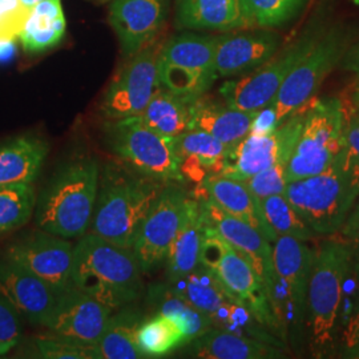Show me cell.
Masks as SVG:
<instances>
[{
    "mask_svg": "<svg viewBox=\"0 0 359 359\" xmlns=\"http://www.w3.org/2000/svg\"><path fill=\"white\" fill-rule=\"evenodd\" d=\"M167 184L136 172L121 160L111 161L99 176L92 233L132 250L142 221Z\"/></svg>",
    "mask_w": 359,
    "mask_h": 359,
    "instance_id": "obj_1",
    "label": "cell"
},
{
    "mask_svg": "<svg viewBox=\"0 0 359 359\" xmlns=\"http://www.w3.org/2000/svg\"><path fill=\"white\" fill-rule=\"evenodd\" d=\"M72 283L112 311L132 304L144 290L140 266L132 250L93 233L83 236L74 248Z\"/></svg>",
    "mask_w": 359,
    "mask_h": 359,
    "instance_id": "obj_2",
    "label": "cell"
},
{
    "mask_svg": "<svg viewBox=\"0 0 359 359\" xmlns=\"http://www.w3.org/2000/svg\"><path fill=\"white\" fill-rule=\"evenodd\" d=\"M283 196L316 234H334L359 198L358 165L344 149L321 173L287 182Z\"/></svg>",
    "mask_w": 359,
    "mask_h": 359,
    "instance_id": "obj_3",
    "label": "cell"
},
{
    "mask_svg": "<svg viewBox=\"0 0 359 359\" xmlns=\"http://www.w3.org/2000/svg\"><path fill=\"white\" fill-rule=\"evenodd\" d=\"M99 176V165L92 158H79L62 168L36 200L40 231L62 238L83 237L93 216Z\"/></svg>",
    "mask_w": 359,
    "mask_h": 359,
    "instance_id": "obj_4",
    "label": "cell"
},
{
    "mask_svg": "<svg viewBox=\"0 0 359 359\" xmlns=\"http://www.w3.org/2000/svg\"><path fill=\"white\" fill-rule=\"evenodd\" d=\"M350 271V250L342 240L320 245L310 271L305 317L309 346L316 358L325 357L333 347L344 283Z\"/></svg>",
    "mask_w": 359,
    "mask_h": 359,
    "instance_id": "obj_5",
    "label": "cell"
},
{
    "mask_svg": "<svg viewBox=\"0 0 359 359\" xmlns=\"http://www.w3.org/2000/svg\"><path fill=\"white\" fill-rule=\"evenodd\" d=\"M345 108L337 97L314 102L305 111L304 124L286 165L292 182L321 173L345 149Z\"/></svg>",
    "mask_w": 359,
    "mask_h": 359,
    "instance_id": "obj_6",
    "label": "cell"
},
{
    "mask_svg": "<svg viewBox=\"0 0 359 359\" xmlns=\"http://www.w3.org/2000/svg\"><path fill=\"white\" fill-rule=\"evenodd\" d=\"M105 140L111 152L136 172L164 182L182 181L172 139L147 127L140 116L109 120Z\"/></svg>",
    "mask_w": 359,
    "mask_h": 359,
    "instance_id": "obj_7",
    "label": "cell"
},
{
    "mask_svg": "<svg viewBox=\"0 0 359 359\" xmlns=\"http://www.w3.org/2000/svg\"><path fill=\"white\" fill-rule=\"evenodd\" d=\"M215 47L216 36L181 34L170 39L157 57L160 86L192 102L201 97L218 77Z\"/></svg>",
    "mask_w": 359,
    "mask_h": 359,
    "instance_id": "obj_8",
    "label": "cell"
},
{
    "mask_svg": "<svg viewBox=\"0 0 359 359\" xmlns=\"http://www.w3.org/2000/svg\"><path fill=\"white\" fill-rule=\"evenodd\" d=\"M200 264L212 270L226 292L249 309L257 321L270 327L274 334L283 329L270 308L264 285L250 262L218 233L206 225Z\"/></svg>",
    "mask_w": 359,
    "mask_h": 359,
    "instance_id": "obj_9",
    "label": "cell"
},
{
    "mask_svg": "<svg viewBox=\"0 0 359 359\" xmlns=\"http://www.w3.org/2000/svg\"><path fill=\"white\" fill-rule=\"evenodd\" d=\"M321 34L320 27H309L299 38L265 65L238 79L225 81L219 88L224 103L246 112H258L268 107L276 99L285 79L308 55Z\"/></svg>",
    "mask_w": 359,
    "mask_h": 359,
    "instance_id": "obj_10",
    "label": "cell"
},
{
    "mask_svg": "<svg viewBox=\"0 0 359 359\" xmlns=\"http://www.w3.org/2000/svg\"><path fill=\"white\" fill-rule=\"evenodd\" d=\"M347 40L346 32L338 27L322 32L308 55L295 65L269 104L277 127L314 97L323 80L341 63L347 50Z\"/></svg>",
    "mask_w": 359,
    "mask_h": 359,
    "instance_id": "obj_11",
    "label": "cell"
},
{
    "mask_svg": "<svg viewBox=\"0 0 359 359\" xmlns=\"http://www.w3.org/2000/svg\"><path fill=\"white\" fill-rule=\"evenodd\" d=\"M197 200L200 201L203 209L206 225L218 233L228 244H231L250 262L252 268L264 285L273 314L280 323L283 332H285L283 322V295L273 265L269 241L248 222L226 213L210 198L203 196Z\"/></svg>",
    "mask_w": 359,
    "mask_h": 359,
    "instance_id": "obj_12",
    "label": "cell"
},
{
    "mask_svg": "<svg viewBox=\"0 0 359 359\" xmlns=\"http://www.w3.org/2000/svg\"><path fill=\"white\" fill-rule=\"evenodd\" d=\"M302 108L268 133L249 132L231 149L221 176L245 181L280 161H289L304 124Z\"/></svg>",
    "mask_w": 359,
    "mask_h": 359,
    "instance_id": "obj_13",
    "label": "cell"
},
{
    "mask_svg": "<svg viewBox=\"0 0 359 359\" xmlns=\"http://www.w3.org/2000/svg\"><path fill=\"white\" fill-rule=\"evenodd\" d=\"M160 50L154 44L144 47L117 72L102 103V112L108 120L140 115L145 109L154 92L161 87L157 74Z\"/></svg>",
    "mask_w": 359,
    "mask_h": 359,
    "instance_id": "obj_14",
    "label": "cell"
},
{
    "mask_svg": "<svg viewBox=\"0 0 359 359\" xmlns=\"http://www.w3.org/2000/svg\"><path fill=\"white\" fill-rule=\"evenodd\" d=\"M188 198L176 185L168 182L142 221L132 246V253L142 271H154L167 259L170 245L184 217Z\"/></svg>",
    "mask_w": 359,
    "mask_h": 359,
    "instance_id": "obj_15",
    "label": "cell"
},
{
    "mask_svg": "<svg viewBox=\"0 0 359 359\" xmlns=\"http://www.w3.org/2000/svg\"><path fill=\"white\" fill-rule=\"evenodd\" d=\"M4 259L36 276L56 295L74 287V248L65 238L44 231L31 233L8 248Z\"/></svg>",
    "mask_w": 359,
    "mask_h": 359,
    "instance_id": "obj_16",
    "label": "cell"
},
{
    "mask_svg": "<svg viewBox=\"0 0 359 359\" xmlns=\"http://www.w3.org/2000/svg\"><path fill=\"white\" fill-rule=\"evenodd\" d=\"M273 244V265L286 299L290 323L295 335H301L305 326L309 278L314 252L305 241L286 236H280Z\"/></svg>",
    "mask_w": 359,
    "mask_h": 359,
    "instance_id": "obj_17",
    "label": "cell"
},
{
    "mask_svg": "<svg viewBox=\"0 0 359 359\" xmlns=\"http://www.w3.org/2000/svg\"><path fill=\"white\" fill-rule=\"evenodd\" d=\"M111 311L102 302L74 286L56 295L51 314L44 326L57 337L97 345Z\"/></svg>",
    "mask_w": 359,
    "mask_h": 359,
    "instance_id": "obj_18",
    "label": "cell"
},
{
    "mask_svg": "<svg viewBox=\"0 0 359 359\" xmlns=\"http://www.w3.org/2000/svg\"><path fill=\"white\" fill-rule=\"evenodd\" d=\"M169 0H114L109 23L130 57L149 44L167 20Z\"/></svg>",
    "mask_w": 359,
    "mask_h": 359,
    "instance_id": "obj_19",
    "label": "cell"
},
{
    "mask_svg": "<svg viewBox=\"0 0 359 359\" xmlns=\"http://www.w3.org/2000/svg\"><path fill=\"white\" fill-rule=\"evenodd\" d=\"M281 47V38L269 29L216 36L215 68L219 77L245 75L265 65Z\"/></svg>",
    "mask_w": 359,
    "mask_h": 359,
    "instance_id": "obj_20",
    "label": "cell"
},
{
    "mask_svg": "<svg viewBox=\"0 0 359 359\" xmlns=\"http://www.w3.org/2000/svg\"><path fill=\"white\" fill-rule=\"evenodd\" d=\"M0 295L18 314L43 326L56 301V293L47 283L6 259L0 264Z\"/></svg>",
    "mask_w": 359,
    "mask_h": 359,
    "instance_id": "obj_21",
    "label": "cell"
},
{
    "mask_svg": "<svg viewBox=\"0 0 359 359\" xmlns=\"http://www.w3.org/2000/svg\"><path fill=\"white\" fill-rule=\"evenodd\" d=\"M200 185L205 192V197L216 203L226 213L248 222L269 243H274L278 238L265 221L259 200L249 191L244 181L215 175L204 180Z\"/></svg>",
    "mask_w": 359,
    "mask_h": 359,
    "instance_id": "obj_22",
    "label": "cell"
},
{
    "mask_svg": "<svg viewBox=\"0 0 359 359\" xmlns=\"http://www.w3.org/2000/svg\"><path fill=\"white\" fill-rule=\"evenodd\" d=\"M256 115L257 112L240 111L201 96L191 105V129L204 130L219 142L234 147L250 132Z\"/></svg>",
    "mask_w": 359,
    "mask_h": 359,
    "instance_id": "obj_23",
    "label": "cell"
},
{
    "mask_svg": "<svg viewBox=\"0 0 359 359\" xmlns=\"http://www.w3.org/2000/svg\"><path fill=\"white\" fill-rule=\"evenodd\" d=\"M189 344V353L197 358L274 359L285 357L283 350L277 345L219 329H210Z\"/></svg>",
    "mask_w": 359,
    "mask_h": 359,
    "instance_id": "obj_24",
    "label": "cell"
},
{
    "mask_svg": "<svg viewBox=\"0 0 359 359\" xmlns=\"http://www.w3.org/2000/svg\"><path fill=\"white\" fill-rule=\"evenodd\" d=\"M205 231L206 221L200 201L188 198L179 231L168 253L169 281L191 273L200 265Z\"/></svg>",
    "mask_w": 359,
    "mask_h": 359,
    "instance_id": "obj_25",
    "label": "cell"
},
{
    "mask_svg": "<svg viewBox=\"0 0 359 359\" xmlns=\"http://www.w3.org/2000/svg\"><path fill=\"white\" fill-rule=\"evenodd\" d=\"M48 144L23 135L0 144V185L32 184L48 154Z\"/></svg>",
    "mask_w": 359,
    "mask_h": 359,
    "instance_id": "obj_26",
    "label": "cell"
},
{
    "mask_svg": "<svg viewBox=\"0 0 359 359\" xmlns=\"http://www.w3.org/2000/svg\"><path fill=\"white\" fill-rule=\"evenodd\" d=\"M177 23L188 29L229 32L249 28L241 0H182Z\"/></svg>",
    "mask_w": 359,
    "mask_h": 359,
    "instance_id": "obj_27",
    "label": "cell"
},
{
    "mask_svg": "<svg viewBox=\"0 0 359 359\" xmlns=\"http://www.w3.org/2000/svg\"><path fill=\"white\" fill-rule=\"evenodd\" d=\"M191 105L192 100L160 87L139 116L147 127L167 139H175L191 129Z\"/></svg>",
    "mask_w": 359,
    "mask_h": 359,
    "instance_id": "obj_28",
    "label": "cell"
},
{
    "mask_svg": "<svg viewBox=\"0 0 359 359\" xmlns=\"http://www.w3.org/2000/svg\"><path fill=\"white\" fill-rule=\"evenodd\" d=\"M65 32L62 0H41L32 7L19 39L27 52L39 53L57 46Z\"/></svg>",
    "mask_w": 359,
    "mask_h": 359,
    "instance_id": "obj_29",
    "label": "cell"
},
{
    "mask_svg": "<svg viewBox=\"0 0 359 359\" xmlns=\"http://www.w3.org/2000/svg\"><path fill=\"white\" fill-rule=\"evenodd\" d=\"M169 287L208 317L226 301L234 299L219 283L216 274L201 264L191 273L170 280Z\"/></svg>",
    "mask_w": 359,
    "mask_h": 359,
    "instance_id": "obj_30",
    "label": "cell"
},
{
    "mask_svg": "<svg viewBox=\"0 0 359 359\" xmlns=\"http://www.w3.org/2000/svg\"><path fill=\"white\" fill-rule=\"evenodd\" d=\"M142 321V314L135 310H121L109 317L103 335L97 342L100 358H145L136 341Z\"/></svg>",
    "mask_w": 359,
    "mask_h": 359,
    "instance_id": "obj_31",
    "label": "cell"
},
{
    "mask_svg": "<svg viewBox=\"0 0 359 359\" xmlns=\"http://www.w3.org/2000/svg\"><path fill=\"white\" fill-rule=\"evenodd\" d=\"M149 301L160 314L179 322L185 334L187 344L209 332L213 326L209 317L176 294L169 285L157 283L149 289Z\"/></svg>",
    "mask_w": 359,
    "mask_h": 359,
    "instance_id": "obj_32",
    "label": "cell"
},
{
    "mask_svg": "<svg viewBox=\"0 0 359 359\" xmlns=\"http://www.w3.org/2000/svg\"><path fill=\"white\" fill-rule=\"evenodd\" d=\"M172 142L179 158L184 156L196 157L209 169L212 176L221 175L233 148L219 142L215 136L198 129H189L185 133L172 139Z\"/></svg>",
    "mask_w": 359,
    "mask_h": 359,
    "instance_id": "obj_33",
    "label": "cell"
},
{
    "mask_svg": "<svg viewBox=\"0 0 359 359\" xmlns=\"http://www.w3.org/2000/svg\"><path fill=\"white\" fill-rule=\"evenodd\" d=\"M136 341L144 357H161L181 345H187V338L179 322L160 313L151 320L142 321Z\"/></svg>",
    "mask_w": 359,
    "mask_h": 359,
    "instance_id": "obj_34",
    "label": "cell"
},
{
    "mask_svg": "<svg viewBox=\"0 0 359 359\" xmlns=\"http://www.w3.org/2000/svg\"><path fill=\"white\" fill-rule=\"evenodd\" d=\"M36 205L32 184L0 185V234L16 231L28 222Z\"/></svg>",
    "mask_w": 359,
    "mask_h": 359,
    "instance_id": "obj_35",
    "label": "cell"
},
{
    "mask_svg": "<svg viewBox=\"0 0 359 359\" xmlns=\"http://www.w3.org/2000/svg\"><path fill=\"white\" fill-rule=\"evenodd\" d=\"M259 205L270 229L278 237L286 236L299 241L314 238L316 231L295 212L294 208L283 194H273L262 198L259 200Z\"/></svg>",
    "mask_w": 359,
    "mask_h": 359,
    "instance_id": "obj_36",
    "label": "cell"
},
{
    "mask_svg": "<svg viewBox=\"0 0 359 359\" xmlns=\"http://www.w3.org/2000/svg\"><path fill=\"white\" fill-rule=\"evenodd\" d=\"M248 27L277 28L292 22L308 0H241Z\"/></svg>",
    "mask_w": 359,
    "mask_h": 359,
    "instance_id": "obj_37",
    "label": "cell"
},
{
    "mask_svg": "<svg viewBox=\"0 0 359 359\" xmlns=\"http://www.w3.org/2000/svg\"><path fill=\"white\" fill-rule=\"evenodd\" d=\"M39 355L48 359H100L97 345L81 344L65 337L38 338L35 341Z\"/></svg>",
    "mask_w": 359,
    "mask_h": 359,
    "instance_id": "obj_38",
    "label": "cell"
},
{
    "mask_svg": "<svg viewBox=\"0 0 359 359\" xmlns=\"http://www.w3.org/2000/svg\"><path fill=\"white\" fill-rule=\"evenodd\" d=\"M286 161H280L271 167L266 168L256 175L245 180L249 191L258 200L266 198L273 194H283L286 188Z\"/></svg>",
    "mask_w": 359,
    "mask_h": 359,
    "instance_id": "obj_39",
    "label": "cell"
},
{
    "mask_svg": "<svg viewBox=\"0 0 359 359\" xmlns=\"http://www.w3.org/2000/svg\"><path fill=\"white\" fill-rule=\"evenodd\" d=\"M31 10L20 0H0V39L19 38Z\"/></svg>",
    "mask_w": 359,
    "mask_h": 359,
    "instance_id": "obj_40",
    "label": "cell"
},
{
    "mask_svg": "<svg viewBox=\"0 0 359 359\" xmlns=\"http://www.w3.org/2000/svg\"><path fill=\"white\" fill-rule=\"evenodd\" d=\"M22 338L20 322L16 311L0 295V355L7 354Z\"/></svg>",
    "mask_w": 359,
    "mask_h": 359,
    "instance_id": "obj_41",
    "label": "cell"
},
{
    "mask_svg": "<svg viewBox=\"0 0 359 359\" xmlns=\"http://www.w3.org/2000/svg\"><path fill=\"white\" fill-rule=\"evenodd\" d=\"M341 229L344 236L342 241L350 250L351 271L359 278V203L354 205Z\"/></svg>",
    "mask_w": 359,
    "mask_h": 359,
    "instance_id": "obj_42",
    "label": "cell"
},
{
    "mask_svg": "<svg viewBox=\"0 0 359 359\" xmlns=\"http://www.w3.org/2000/svg\"><path fill=\"white\" fill-rule=\"evenodd\" d=\"M345 149L351 160L359 168V112H351L350 116L345 112Z\"/></svg>",
    "mask_w": 359,
    "mask_h": 359,
    "instance_id": "obj_43",
    "label": "cell"
},
{
    "mask_svg": "<svg viewBox=\"0 0 359 359\" xmlns=\"http://www.w3.org/2000/svg\"><path fill=\"white\" fill-rule=\"evenodd\" d=\"M342 347L350 358H359V304L342 333Z\"/></svg>",
    "mask_w": 359,
    "mask_h": 359,
    "instance_id": "obj_44",
    "label": "cell"
},
{
    "mask_svg": "<svg viewBox=\"0 0 359 359\" xmlns=\"http://www.w3.org/2000/svg\"><path fill=\"white\" fill-rule=\"evenodd\" d=\"M341 65L344 69L359 76V41L357 44H354L350 50H346L342 60H341Z\"/></svg>",
    "mask_w": 359,
    "mask_h": 359,
    "instance_id": "obj_45",
    "label": "cell"
},
{
    "mask_svg": "<svg viewBox=\"0 0 359 359\" xmlns=\"http://www.w3.org/2000/svg\"><path fill=\"white\" fill-rule=\"evenodd\" d=\"M16 39H0V65L10 63L16 55Z\"/></svg>",
    "mask_w": 359,
    "mask_h": 359,
    "instance_id": "obj_46",
    "label": "cell"
},
{
    "mask_svg": "<svg viewBox=\"0 0 359 359\" xmlns=\"http://www.w3.org/2000/svg\"><path fill=\"white\" fill-rule=\"evenodd\" d=\"M353 99H354V104H355V107H357V109L359 111V84L358 87L355 88V92H354Z\"/></svg>",
    "mask_w": 359,
    "mask_h": 359,
    "instance_id": "obj_47",
    "label": "cell"
},
{
    "mask_svg": "<svg viewBox=\"0 0 359 359\" xmlns=\"http://www.w3.org/2000/svg\"><path fill=\"white\" fill-rule=\"evenodd\" d=\"M20 1H22V3H25V4L28 6V7H31V8H32L35 4H38L39 1H41V0H20Z\"/></svg>",
    "mask_w": 359,
    "mask_h": 359,
    "instance_id": "obj_48",
    "label": "cell"
},
{
    "mask_svg": "<svg viewBox=\"0 0 359 359\" xmlns=\"http://www.w3.org/2000/svg\"><path fill=\"white\" fill-rule=\"evenodd\" d=\"M353 3H354V4H357V6H359V0H353Z\"/></svg>",
    "mask_w": 359,
    "mask_h": 359,
    "instance_id": "obj_49",
    "label": "cell"
},
{
    "mask_svg": "<svg viewBox=\"0 0 359 359\" xmlns=\"http://www.w3.org/2000/svg\"><path fill=\"white\" fill-rule=\"evenodd\" d=\"M99 1H107V0H99Z\"/></svg>",
    "mask_w": 359,
    "mask_h": 359,
    "instance_id": "obj_50",
    "label": "cell"
}]
</instances>
